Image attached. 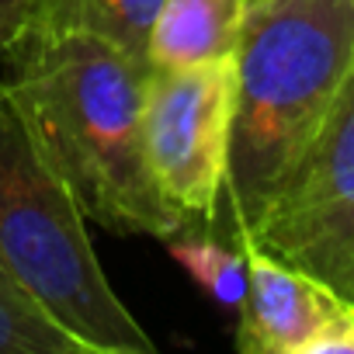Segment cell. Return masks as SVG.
I'll use <instances>...</instances> for the list:
<instances>
[{
	"mask_svg": "<svg viewBox=\"0 0 354 354\" xmlns=\"http://www.w3.org/2000/svg\"><path fill=\"white\" fill-rule=\"evenodd\" d=\"M8 94L56 163L87 223L115 236L170 240L188 230L149 170L142 87L149 63L101 35H18Z\"/></svg>",
	"mask_w": 354,
	"mask_h": 354,
	"instance_id": "1",
	"label": "cell"
},
{
	"mask_svg": "<svg viewBox=\"0 0 354 354\" xmlns=\"http://www.w3.org/2000/svg\"><path fill=\"white\" fill-rule=\"evenodd\" d=\"M351 63L354 0H274L243 8L219 198V223L230 230V243L261 223L323 125Z\"/></svg>",
	"mask_w": 354,
	"mask_h": 354,
	"instance_id": "2",
	"label": "cell"
},
{
	"mask_svg": "<svg viewBox=\"0 0 354 354\" xmlns=\"http://www.w3.org/2000/svg\"><path fill=\"white\" fill-rule=\"evenodd\" d=\"M0 271L91 354H153L111 288L87 216L0 80Z\"/></svg>",
	"mask_w": 354,
	"mask_h": 354,
	"instance_id": "3",
	"label": "cell"
},
{
	"mask_svg": "<svg viewBox=\"0 0 354 354\" xmlns=\"http://www.w3.org/2000/svg\"><path fill=\"white\" fill-rule=\"evenodd\" d=\"M247 240L354 302V63Z\"/></svg>",
	"mask_w": 354,
	"mask_h": 354,
	"instance_id": "4",
	"label": "cell"
},
{
	"mask_svg": "<svg viewBox=\"0 0 354 354\" xmlns=\"http://www.w3.org/2000/svg\"><path fill=\"white\" fill-rule=\"evenodd\" d=\"M233 59L156 70L142 87L146 160L163 198L188 226L216 230L233 122Z\"/></svg>",
	"mask_w": 354,
	"mask_h": 354,
	"instance_id": "5",
	"label": "cell"
},
{
	"mask_svg": "<svg viewBox=\"0 0 354 354\" xmlns=\"http://www.w3.org/2000/svg\"><path fill=\"white\" fill-rule=\"evenodd\" d=\"M247 261L236 347L243 354H354V302L319 278L236 240Z\"/></svg>",
	"mask_w": 354,
	"mask_h": 354,
	"instance_id": "6",
	"label": "cell"
},
{
	"mask_svg": "<svg viewBox=\"0 0 354 354\" xmlns=\"http://www.w3.org/2000/svg\"><path fill=\"white\" fill-rule=\"evenodd\" d=\"M243 28V0H160L146 39V63L185 70L233 59Z\"/></svg>",
	"mask_w": 354,
	"mask_h": 354,
	"instance_id": "7",
	"label": "cell"
},
{
	"mask_svg": "<svg viewBox=\"0 0 354 354\" xmlns=\"http://www.w3.org/2000/svg\"><path fill=\"white\" fill-rule=\"evenodd\" d=\"M160 0H25L18 35H101L146 59V39Z\"/></svg>",
	"mask_w": 354,
	"mask_h": 354,
	"instance_id": "8",
	"label": "cell"
},
{
	"mask_svg": "<svg viewBox=\"0 0 354 354\" xmlns=\"http://www.w3.org/2000/svg\"><path fill=\"white\" fill-rule=\"evenodd\" d=\"M163 243H167L170 257L181 264L219 306L240 309V302L247 295V261H243L240 243L226 247L223 240L212 236V230H198V226H188L181 233H174Z\"/></svg>",
	"mask_w": 354,
	"mask_h": 354,
	"instance_id": "9",
	"label": "cell"
},
{
	"mask_svg": "<svg viewBox=\"0 0 354 354\" xmlns=\"http://www.w3.org/2000/svg\"><path fill=\"white\" fill-rule=\"evenodd\" d=\"M0 354H91L18 281L0 271Z\"/></svg>",
	"mask_w": 354,
	"mask_h": 354,
	"instance_id": "10",
	"label": "cell"
},
{
	"mask_svg": "<svg viewBox=\"0 0 354 354\" xmlns=\"http://www.w3.org/2000/svg\"><path fill=\"white\" fill-rule=\"evenodd\" d=\"M25 18V0H0V59H4L8 46L18 39Z\"/></svg>",
	"mask_w": 354,
	"mask_h": 354,
	"instance_id": "11",
	"label": "cell"
},
{
	"mask_svg": "<svg viewBox=\"0 0 354 354\" xmlns=\"http://www.w3.org/2000/svg\"><path fill=\"white\" fill-rule=\"evenodd\" d=\"M261 4H274V0H243V8H261Z\"/></svg>",
	"mask_w": 354,
	"mask_h": 354,
	"instance_id": "12",
	"label": "cell"
}]
</instances>
